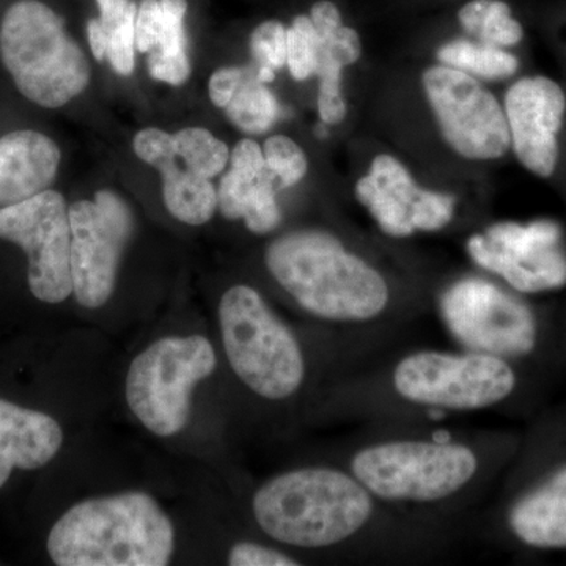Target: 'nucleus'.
Instances as JSON below:
<instances>
[{
  "instance_id": "obj_1",
  "label": "nucleus",
  "mask_w": 566,
  "mask_h": 566,
  "mask_svg": "<svg viewBox=\"0 0 566 566\" xmlns=\"http://www.w3.org/2000/svg\"><path fill=\"white\" fill-rule=\"evenodd\" d=\"M264 262L275 282L316 318L371 322L390 303L385 275L322 230L282 234L266 249Z\"/></svg>"
},
{
  "instance_id": "obj_26",
  "label": "nucleus",
  "mask_w": 566,
  "mask_h": 566,
  "mask_svg": "<svg viewBox=\"0 0 566 566\" xmlns=\"http://www.w3.org/2000/svg\"><path fill=\"white\" fill-rule=\"evenodd\" d=\"M318 65V35L308 14H297L286 28V66L296 81H307Z\"/></svg>"
},
{
  "instance_id": "obj_31",
  "label": "nucleus",
  "mask_w": 566,
  "mask_h": 566,
  "mask_svg": "<svg viewBox=\"0 0 566 566\" xmlns=\"http://www.w3.org/2000/svg\"><path fill=\"white\" fill-rule=\"evenodd\" d=\"M161 0H139L136 14V50L150 52L161 24Z\"/></svg>"
},
{
  "instance_id": "obj_17",
  "label": "nucleus",
  "mask_w": 566,
  "mask_h": 566,
  "mask_svg": "<svg viewBox=\"0 0 566 566\" xmlns=\"http://www.w3.org/2000/svg\"><path fill=\"white\" fill-rule=\"evenodd\" d=\"M312 22L318 35L319 80L318 112L324 125H338L346 117L342 74L346 66L359 61L363 55V41L359 33L342 21L340 10L329 0H319L311 9Z\"/></svg>"
},
{
  "instance_id": "obj_21",
  "label": "nucleus",
  "mask_w": 566,
  "mask_h": 566,
  "mask_svg": "<svg viewBox=\"0 0 566 566\" xmlns=\"http://www.w3.org/2000/svg\"><path fill=\"white\" fill-rule=\"evenodd\" d=\"M161 24L155 46L148 52V73L153 80L166 84H185L191 76L186 36L188 0H161Z\"/></svg>"
},
{
  "instance_id": "obj_29",
  "label": "nucleus",
  "mask_w": 566,
  "mask_h": 566,
  "mask_svg": "<svg viewBox=\"0 0 566 566\" xmlns=\"http://www.w3.org/2000/svg\"><path fill=\"white\" fill-rule=\"evenodd\" d=\"M136 14L137 2L134 0L126 13L125 20L109 33L106 59L112 69L122 76H132L134 71V54H136Z\"/></svg>"
},
{
  "instance_id": "obj_3",
  "label": "nucleus",
  "mask_w": 566,
  "mask_h": 566,
  "mask_svg": "<svg viewBox=\"0 0 566 566\" xmlns=\"http://www.w3.org/2000/svg\"><path fill=\"white\" fill-rule=\"evenodd\" d=\"M252 512L275 542L315 549L359 534L374 515V495L353 474L303 468L264 483L253 494Z\"/></svg>"
},
{
  "instance_id": "obj_24",
  "label": "nucleus",
  "mask_w": 566,
  "mask_h": 566,
  "mask_svg": "<svg viewBox=\"0 0 566 566\" xmlns=\"http://www.w3.org/2000/svg\"><path fill=\"white\" fill-rule=\"evenodd\" d=\"M279 111L281 107L274 93L256 80L255 70H252L232 102L227 104L226 115L240 132L263 134L279 120Z\"/></svg>"
},
{
  "instance_id": "obj_5",
  "label": "nucleus",
  "mask_w": 566,
  "mask_h": 566,
  "mask_svg": "<svg viewBox=\"0 0 566 566\" xmlns=\"http://www.w3.org/2000/svg\"><path fill=\"white\" fill-rule=\"evenodd\" d=\"M219 326L227 359L253 394L281 401L301 389L305 360L300 342L255 289L234 285L223 293Z\"/></svg>"
},
{
  "instance_id": "obj_2",
  "label": "nucleus",
  "mask_w": 566,
  "mask_h": 566,
  "mask_svg": "<svg viewBox=\"0 0 566 566\" xmlns=\"http://www.w3.org/2000/svg\"><path fill=\"white\" fill-rule=\"evenodd\" d=\"M46 546L59 566H164L174 556L175 528L150 494L132 491L71 506Z\"/></svg>"
},
{
  "instance_id": "obj_4",
  "label": "nucleus",
  "mask_w": 566,
  "mask_h": 566,
  "mask_svg": "<svg viewBox=\"0 0 566 566\" xmlns=\"http://www.w3.org/2000/svg\"><path fill=\"white\" fill-rule=\"evenodd\" d=\"M0 59L29 102L59 109L91 84V63L43 0H17L0 21Z\"/></svg>"
},
{
  "instance_id": "obj_28",
  "label": "nucleus",
  "mask_w": 566,
  "mask_h": 566,
  "mask_svg": "<svg viewBox=\"0 0 566 566\" xmlns=\"http://www.w3.org/2000/svg\"><path fill=\"white\" fill-rule=\"evenodd\" d=\"M256 66H266L274 71L286 66V25L270 20L253 29L249 41Z\"/></svg>"
},
{
  "instance_id": "obj_15",
  "label": "nucleus",
  "mask_w": 566,
  "mask_h": 566,
  "mask_svg": "<svg viewBox=\"0 0 566 566\" xmlns=\"http://www.w3.org/2000/svg\"><path fill=\"white\" fill-rule=\"evenodd\" d=\"M504 112L510 150L535 177L551 178L560 158V136L566 115V95L547 76L521 77L505 93Z\"/></svg>"
},
{
  "instance_id": "obj_34",
  "label": "nucleus",
  "mask_w": 566,
  "mask_h": 566,
  "mask_svg": "<svg viewBox=\"0 0 566 566\" xmlns=\"http://www.w3.org/2000/svg\"><path fill=\"white\" fill-rule=\"evenodd\" d=\"M87 36L93 57L99 62L104 61V59H106L109 35H107L106 31H104L102 24H99V21L96 20V18H91L87 22Z\"/></svg>"
},
{
  "instance_id": "obj_16",
  "label": "nucleus",
  "mask_w": 566,
  "mask_h": 566,
  "mask_svg": "<svg viewBox=\"0 0 566 566\" xmlns=\"http://www.w3.org/2000/svg\"><path fill=\"white\" fill-rule=\"evenodd\" d=\"M134 153L163 175V199L167 211L188 226H203L218 210V191L208 178L178 164L175 136L159 128H145L134 136Z\"/></svg>"
},
{
  "instance_id": "obj_33",
  "label": "nucleus",
  "mask_w": 566,
  "mask_h": 566,
  "mask_svg": "<svg viewBox=\"0 0 566 566\" xmlns=\"http://www.w3.org/2000/svg\"><path fill=\"white\" fill-rule=\"evenodd\" d=\"M133 2L134 0H95L99 13L96 20L99 21L107 35L125 20Z\"/></svg>"
},
{
  "instance_id": "obj_20",
  "label": "nucleus",
  "mask_w": 566,
  "mask_h": 566,
  "mask_svg": "<svg viewBox=\"0 0 566 566\" xmlns=\"http://www.w3.org/2000/svg\"><path fill=\"white\" fill-rule=\"evenodd\" d=\"M510 527L521 542L539 549H566V465L510 512Z\"/></svg>"
},
{
  "instance_id": "obj_22",
  "label": "nucleus",
  "mask_w": 566,
  "mask_h": 566,
  "mask_svg": "<svg viewBox=\"0 0 566 566\" xmlns=\"http://www.w3.org/2000/svg\"><path fill=\"white\" fill-rule=\"evenodd\" d=\"M458 20L471 39L488 46L506 50L524 39L523 25L502 0H472L460 10Z\"/></svg>"
},
{
  "instance_id": "obj_32",
  "label": "nucleus",
  "mask_w": 566,
  "mask_h": 566,
  "mask_svg": "<svg viewBox=\"0 0 566 566\" xmlns=\"http://www.w3.org/2000/svg\"><path fill=\"white\" fill-rule=\"evenodd\" d=\"M251 71L249 69H238V66L214 71L210 77V84H208L211 102L221 109H226L227 104L232 102L234 93L248 80Z\"/></svg>"
},
{
  "instance_id": "obj_7",
  "label": "nucleus",
  "mask_w": 566,
  "mask_h": 566,
  "mask_svg": "<svg viewBox=\"0 0 566 566\" xmlns=\"http://www.w3.org/2000/svg\"><path fill=\"white\" fill-rule=\"evenodd\" d=\"M216 367L218 357L207 337L159 338L129 367L125 385L129 409L153 434H178L191 416L192 390Z\"/></svg>"
},
{
  "instance_id": "obj_12",
  "label": "nucleus",
  "mask_w": 566,
  "mask_h": 566,
  "mask_svg": "<svg viewBox=\"0 0 566 566\" xmlns=\"http://www.w3.org/2000/svg\"><path fill=\"white\" fill-rule=\"evenodd\" d=\"M0 238L28 255L29 289L41 303L61 304L73 294L70 207L61 192L36 193L0 207Z\"/></svg>"
},
{
  "instance_id": "obj_14",
  "label": "nucleus",
  "mask_w": 566,
  "mask_h": 566,
  "mask_svg": "<svg viewBox=\"0 0 566 566\" xmlns=\"http://www.w3.org/2000/svg\"><path fill=\"white\" fill-rule=\"evenodd\" d=\"M356 197L379 229L392 238L438 232L455 216V197L420 188L390 155L376 156L368 174L357 181Z\"/></svg>"
},
{
  "instance_id": "obj_11",
  "label": "nucleus",
  "mask_w": 566,
  "mask_h": 566,
  "mask_svg": "<svg viewBox=\"0 0 566 566\" xmlns=\"http://www.w3.org/2000/svg\"><path fill=\"white\" fill-rule=\"evenodd\" d=\"M423 91L447 144L471 161H494L510 151L505 112L479 81L452 66H431Z\"/></svg>"
},
{
  "instance_id": "obj_19",
  "label": "nucleus",
  "mask_w": 566,
  "mask_h": 566,
  "mask_svg": "<svg viewBox=\"0 0 566 566\" xmlns=\"http://www.w3.org/2000/svg\"><path fill=\"white\" fill-rule=\"evenodd\" d=\"M62 444L57 420L0 398V488L14 469L33 471L50 463Z\"/></svg>"
},
{
  "instance_id": "obj_23",
  "label": "nucleus",
  "mask_w": 566,
  "mask_h": 566,
  "mask_svg": "<svg viewBox=\"0 0 566 566\" xmlns=\"http://www.w3.org/2000/svg\"><path fill=\"white\" fill-rule=\"evenodd\" d=\"M438 59L442 65L488 81L509 80L520 70V61L512 52L469 40L446 43L439 48Z\"/></svg>"
},
{
  "instance_id": "obj_27",
  "label": "nucleus",
  "mask_w": 566,
  "mask_h": 566,
  "mask_svg": "<svg viewBox=\"0 0 566 566\" xmlns=\"http://www.w3.org/2000/svg\"><path fill=\"white\" fill-rule=\"evenodd\" d=\"M264 161L277 178L279 188H292L308 170L307 156L303 148L286 136H271L264 142Z\"/></svg>"
},
{
  "instance_id": "obj_9",
  "label": "nucleus",
  "mask_w": 566,
  "mask_h": 566,
  "mask_svg": "<svg viewBox=\"0 0 566 566\" xmlns=\"http://www.w3.org/2000/svg\"><path fill=\"white\" fill-rule=\"evenodd\" d=\"M447 329L468 352L499 357L534 352L536 322L531 308L485 279L453 283L439 301Z\"/></svg>"
},
{
  "instance_id": "obj_10",
  "label": "nucleus",
  "mask_w": 566,
  "mask_h": 566,
  "mask_svg": "<svg viewBox=\"0 0 566 566\" xmlns=\"http://www.w3.org/2000/svg\"><path fill=\"white\" fill-rule=\"evenodd\" d=\"M71 277L77 303L103 307L111 300L126 244L134 233L129 205L114 191L70 205Z\"/></svg>"
},
{
  "instance_id": "obj_13",
  "label": "nucleus",
  "mask_w": 566,
  "mask_h": 566,
  "mask_svg": "<svg viewBox=\"0 0 566 566\" xmlns=\"http://www.w3.org/2000/svg\"><path fill=\"white\" fill-rule=\"evenodd\" d=\"M562 230L553 221L523 226L499 222L465 243L480 268L504 279L520 293H542L566 285V253Z\"/></svg>"
},
{
  "instance_id": "obj_30",
  "label": "nucleus",
  "mask_w": 566,
  "mask_h": 566,
  "mask_svg": "<svg viewBox=\"0 0 566 566\" xmlns=\"http://www.w3.org/2000/svg\"><path fill=\"white\" fill-rule=\"evenodd\" d=\"M230 566H296L300 562L286 556L274 547L259 545V543L241 542L230 549Z\"/></svg>"
},
{
  "instance_id": "obj_25",
  "label": "nucleus",
  "mask_w": 566,
  "mask_h": 566,
  "mask_svg": "<svg viewBox=\"0 0 566 566\" xmlns=\"http://www.w3.org/2000/svg\"><path fill=\"white\" fill-rule=\"evenodd\" d=\"M178 158L185 163L191 172L200 177L212 178L226 169L230 159L226 142L218 139L214 134L205 128H185L175 134Z\"/></svg>"
},
{
  "instance_id": "obj_6",
  "label": "nucleus",
  "mask_w": 566,
  "mask_h": 566,
  "mask_svg": "<svg viewBox=\"0 0 566 566\" xmlns=\"http://www.w3.org/2000/svg\"><path fill=\"white\" fill-rule=\"evenodd\" d=\"M479 457L452 441H387L354 453L352 474L374 497L392 502L444 501L474 480Z\"/></svg>"
},
{
  "instance_id": "obj_8",
  "label": "nucleus",
  "mask_w": 566,
  "mask_h": 566,
  "mask_svg": "<svg viewBox=\"0 0 566 566\" xmlns=\"http://www.w3.org/2000/svg\"><path fill=\"white\" fill-rule=\"evenodd\" d=\"M394 389L409 403L476 411L504 401L516 376L504 357L483 353L419 352L395 367Z\"/></svg>"
},
{
  "instance_id": "obj_18",
  "label": "nucleus",
  "mask_w": 566,
  "mask_h": 566,
  "mask_svg": "<svg viewBox=\"0 0 566 566\" xmlns=\"http://www.w3.org/2000/svg\"><path fill=\"white\" fill-rule=\"evenodd\" d=\"M61 161V148L46 134L18 129L0 137V207L46 191Z\"/></svg>"
}]
</instances>
